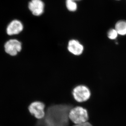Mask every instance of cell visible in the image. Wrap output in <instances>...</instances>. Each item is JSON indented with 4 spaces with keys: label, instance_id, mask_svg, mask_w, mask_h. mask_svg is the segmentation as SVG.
Segmentation results:
<instances>
[{
    "label": "cell",
    "instance_id": "obj_1",
    "mask_svg": "<svg viewBox=\"0 0 126 126\" xmlns=\"http://www.w3.org/2000/svg\"><path fill=\"white\" fill-rule=\"evenodd\" d=\"M70 105H54L47 110L44 118L38 123L39 126H69Z\"/></svg>",
    "mask_w": 126,
    "mask_h": 126
},
{
    "label": "cell",
    "instance_id": "obj_2",
    "mask_svg": "<svg viewBox=\"0 0 126 126\" xmlns=\"http://www.w3.org/2000/svg\"><path fill=\"white\" fill-rule=\"evenodd\" d=\"M69 117V120L76 125L82 124L87 122L88 120V112L83 107H76L70 110Z\"/></svg>",
    "mask_w": 126,
    "mask_h": 126
},
{
    "label": "cell",
    "instance_id": "obj_3",
    "mask_svg": "<svg viewBox=\"0 0 126 126\" xmlns=\"http://www.w3.org/2000/svg\"><path fill=\"white\" fill-rule=\"evenodd\" d=\"M73 95L76 101L78 102H83L89 98L91 92L87 87L84 85H79L74 89Z\"/></svg>",
    "mask_w": 126,
    "mask_h": 126
},
{
    "label": "cell",
    "instance_id": "obj_4",
    "mask_svg": "<svg viewBox=\"0 0 126 126\" xmlns=\"http://www.w3.org/2000/svg\"><path fill=\"white\" fill-rule=\"evenodd\" d=\"M45 105L43 102L36 101L32 102L29 107L30 113L38 119H42L45 115Z\"/></svg>",
    "mask_w": 126,
    "mask_h": 126
},
{
    "label": "cell",
    "instance_id": "obj_5",
    "mask_svg": "<svg viewBox=\"0 0 126 126\" xmlns=\"http://www.w3.org/2000/svg\"><path fill=\"white\" fill-rule=\"evenodd\" d=\"M4 47L5 51L7 54L15 56L21 50V43L16 39L10 40L6 42Z\"/></svg>",
    "mask_w": 126,
    "mask_h": 126
},
{
    "label": "cell",
    "instance_id": "obj_6",
    "mask_svg": "<svg viewBox=\"0 0 126 126\" xmlns=\"http://www.w3.org/2000/svg\"><path fill=\"white\" fill-rule=\"evenodd\" d=\"M28 7L34 16H39L44 12L45 4L42 0H32L29 3Z\"/></svg>",
    "mask_w": 126,
    "mask_h": 126
},
{
    "label": "cell",
    "instance_id": "obj_7",
    "mask_svg": "<svg viewBox=\"0 0 126 126\" xmlns=\"http://www.w3.org/2000/svg\"><path fill=\"white\" fill-rule=\"evenodd\" d=\"M67 49L69 52L75 56H79L83 52V45L79 41L76 39H71L69 41Z\"/></svg>",
    "mask_w": 126,
    "mask_h": 126
},
{
    "label": "cell",
    "instance_id": "obj_8",
    "mask_svg": "<svg viewBox=\"0 0 126 126\" xmlns=\"http://www.w3.org/2000/svg\"><path fill=\"white\" fill-rule=\"evenodd\" d=\"M23 29V24L18 20H15L10 23L7 28V33L9 35L18 34Z\"/></svg>",
    "mask_w": 126,
    "mask_h": 126
},
{
    "label": "cell",
    "instance_id": "obj_9",
    "mask_svg": "<svg viewBox=\"0 0 126 126\" xmlns=\"http://www.w3.org/2000/svg\"><path fill=\"white\" fill-rule=\"evenodd\" d=\"M114 28L119 35L126 36V20H120L117 22L115 24Z\"/></svg>",
    "mask_w": 126,
    "mask_h": 126
},
{
    "label": "cell",
    "instance_id": "obj_10",
    "mask_svg": "<svg viewBox=\"0 0 126 126\" xmlns=\"http://www.w3.org/2000/svg\"><path fill=\"white\" fill-rule=\"evenodd\" d=\"M65 4L67 9L71 12H74L77 10V4L74 0H66Z\"/></svg>",
    "mask_w": 126,
    "mask_h": 126
},
{
    "label": "cell",
    "instance_id": "obj_11",
    "mask_svg": "<svg viewBox=\"0 0 126 126\" xmlns=\"http://www.w3.org/2000/svg\"><path fill=\"white\" fill-rule=\"evenodd\" d=\"M107 35L108 38L111 40L116 39L119 35L115 28L110 29L107 32Z\"/></svg>",
    "mask_w": 126,
    "mask_h": 126
},
{
    "label": "cell",
    "instance_id": "obj_12",
    "mask_svg": "<svg viewBox=\"0 0 126 126\" xmlns=\"http://www.w3.org/2000/svg\"><path fill=\"white\" fill-rule=\"evenodd\" d=\"M92 126V125L88 122H86V123H83L82 124H76L75 126Z\"/></svg>",
    "mask_w": 126,
    "mask_h": 126
},
{
    "label": "cell",
    "instance_id": "obj_13",
    "mask_svg": "<svg viewBox=\"0 0 126 126\" xmlns=\"http://www.w3.org/2000/svg\"><path fill=\"white\" fill-rule=\"evenodd\" d=\"M74 1H76V2H77V1H80V0H74Z\"/></svg>",
    "mask_w": 126,
    "mask_h": 126
},
{
    "label": "cell",
    "instance_id": "obj_14",
    "mask_svg": "<svg viewBox=\"0 0 126 126\" xmlns=\"http://www.w3.org/2000/svg\"></svg>",
    "mask_w": 126,
    "mask_h": 126
}]
</instances>
